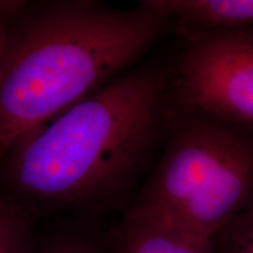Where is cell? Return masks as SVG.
I'll return each mask as SVG.
<instances>
[{"mask_svg": "<svg viewBox=\"0 0 253 253\" xmlns=\"http://www.w3.org/2000/svg\"><path fill=\"white\" fill-rule=\"evenodd\" d=\"M15 18L0 55V163L15 142L123 74L170 25L144 1H56Z\"/></svg>", "mask_w": 253, "mask_h": 253, "instance_id": "2", "label": "cell"}, {"mask_svg": "<svg viewBox=\"0 0 253 253\" xmlns=\"http://www.w3.org/2000/svg\"><path fill=\"white\" fill-rule=\"evenodd\" d=\"M251 208L253 126L176 102L161 157L126 210L212 238Z\"/></svg>", "mask_w": 253, "mask_h": 253, "instance_id": "3", "label": "cell"}, {"mask_svg": "<svg viewBox=\"0 0 253 253\" xmlns=\"http://www.w3.org/2000/svg\"><path fill=\"white\" fill-rule=\"evenodd\" d=\"M184 39L217 31L253 30V0H147Z\"/></svg>", "mask_w": 253, "mask_h": 253, "instance_id": "6", "label": "cell"}, {"mask_svg": "<svg viewBox=\"0 0 253 253\" xmlns=\"http://www.w3.org/2000/svg\"><path fill=\"white\" fill-rule=\"evenodd\" d=\"M171 84L177 103L253 126V30L186 39Z\"/></svg>", "mask_w": 253, "mask_h": 253, "instance_id": "4", "label": "cell"}, {"mask_svg": "<svg viewBox=\"0 0 253 253\" xmlns=\"http://www.w3.org/2000/svg\"><path fill=\"white\" fill-rule=\"evenodd\" d=\"M175 106L161 65L123 73L15 142L0 163L6 195L28 211L120 207L162 151Z\"/></svg>", "mask_w": 253, "mask_h": 253, "instance_id": "1", "label": "cell"}, {"mask_svg": "<svg viewBox=\"0 0 253 253\" xmlns=\"http://www.w3.org/2000/svg\"><path fill=\"white\" fill-rule=\"evenodd\" d=\"M23 1H0V55L6 39V34L12 19L20 13L25 7Z\"/></svg>", "mask_w": 253, "mask_h": 253, "instance_id": "10", "label": "cell"}, {"mask_svg": "<svg viewBox=\"0 0 253 253\" xmlns=\"http://www.w3.org/2000/svg\"><path fill=\"white\" fill-rule=\"evenodd\" d=\"M109 253H217L212 240L126 210L106 233Z\"/></svg>", "mask_w": 253, "mask_h": 253, "instance_id": "5", "label": "cell"}, {"mask_svg": "<svg viewBox=\"0 0 253 253\" xmlns=\"http://www.w3.org/2000/svg\"><path fill=\"white\" fill-rule=\"evenodd\" d=\"M38 238L31 212L8 195H0V253H36Z\"/></svg>", "mask_w": 253, "mask_h": 253, "instance_id": "7", "label": "cell"}, {"mask_svg": "<svg viewBox=\"0 0 253 253\" xmlns=\"http://www.w3.org/2000/svg\"><path fill=\"white\" fill-rule=\"evenodd\" d=\"M211 240L217 253H253V208L233 218Z\"/></svg>", "mask_w": 253, "mask_h": 253, "instance_id": "9", "label": "cell"}, {"mask_svg": "<svg viewBox=\"0 0 253 253\" xmlns=\"http://www.w3.org/2000/svg\"><path fill=\"white\" fill-rule=\"evenodd\" d=\"M36 253H109L106 233L94 229L68 226L53 231L45 238L38 239Z\"/></svg>", "mask_w": 253, "mask_h": 253, "instance_id": "8", "label": "cell"}]
</instances>
